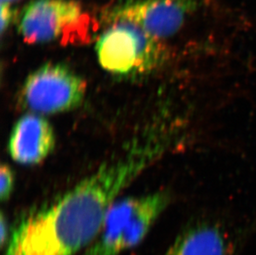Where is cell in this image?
<instances>
[{
	"label": "cell",
	"mask_w": 256,
	"mask_h": 255,
	"mask_svg": "<svg viewBox=\"0 0 256 255\" xmlns=\"http://www.w3.org/2000/svg\"><path fill=\"white\" fill-rule=\"evenodd\" d=\"M152 154L140 150L106 164L55 202L28 216L11 234L5 255H76L86 248L118 194Z\"/></svg>",
	"instance_id": "obj_1"
},
{
	"label": "cell",
	"mask_w": 256,
	"mask_h": 255,
	"mask_svg": "<svg viewBox=\"0 0 256 255\" xmlns=\"http://www.w3.org/2000/svg\"><path fill=\"white\" fill-rule=\"evenodd\" d=\"M170 202L166 192L114 202L96 238L83 255H118L138 246Z\"/></svg>",
	"instance_id": "obj_2"
},
{
	"label": "cell",
	"mask_w": 256,
	"mask_h": 255,
	"mask_svg": "<svg viewBox=\"0 0 256 255\" xmlns=\"http://www.w3.org/2000/svg\"><path fill=\"white\" fill-rule=\"evenodd\" d=\"M96 52L102 68L114 75L148 72L167 56L161 40L130 22L109 24L97 40Z\"/></svg>",
	"instance_id": "obj_3"
},
{
	"label": "cell",
	"mask_w": 256,
	"mask_h": 255,
	"mask_svg": "<svg viewBox=\"0 0 256 255\" xmlns=\"http://www.w3.org/2000/svg\"><path fill=\"white\" fill-rule=\"evenodd\" d=\"M86 83L74 70L60 63H48L28 77L21 102L32 112L56 114L80 106Z\"/></svg>",
	"instance_id": "obj_4"
},
{
	"label": "cell",
	"mask_w": 256,
	"mask_h": 255,
	"mask_svg": "<svg viewBox=\"0 0 256 255\" xmlns=\"http://www.w3.org/2000/svg\"><path fill=\"white\" fill-rule=\"evenodd\" d=\"M86 15L75 0H32L20 14L18 32L29 44L62 39L68 42L84 40L78 28H83Z\"/></svg>",
	"instance_id": "obj_5"
},
{
	"label": "cell",
	"mask_w": 256,
	"mask_h": 255,
	"mask_svg": "<svg viewBox=\"0 0 256 255\" xmlns=\"http://www.w3.org/2000/svg\"><path fill=\"white\" fill-rule=\"evenodd\" d=\"M202 0H128L116 5L103 14L107 25L130 22L162 40L178 32L186 18L196 11Z\"/></svg>",
	"instance_id": "obj_6"
},
{
	"label": "cell",
	"mask_w": 256,
	"mask_h": 255,
	"mask_svg": "<svg viewBox=\"0 0 256 255\" xmlns=\"http://www.w3.org/2000/svg\"><path fill=\"white\" fill-rule=\"evenodd\" d=\"M55 146L54 128L36 114L22 116L15 124L8 141V152L22 165H36L51 154Z\"/></svg>",
	"instance_id": "obj_7"
},
{
	"label": "cell",
	"mask_w": 256,
	"mask_h": 255,
	"mask_svg": "<svg viewBox=\"0 0 256 255\" xmlns=\"http://www.w3.org/2000/svg\"><path fill=\"white\" fill-rule=\"evenodd\" d=\"M232 244L222 227L199 222L182 232L164 255H232Z\"/></svg>",
	"instance_id": "obj_8"
},
{
	"label": "cell",
	"mask_w": 256,
	"mask_h": 255,
	"mask_svg": "<svg viewBox=\"0 0 256 255\" xmlns=\"http://www.w3.org/2000/svg\"><path fill=\"white\" fill-rule=\"evenodd\" d=\"M0 198L2 202L10 199L14 186V174L7 164H2L0 168Z\"/></svg>",
	"instance_id": "obj_9"
},
{
	"label": "cell",
	"mask_w": 256,
	"mask_h": 255,
	"mask_svg": "<svg viewBox=\"0 0 256 255\" xmlns=\"http://www.w3.org/2000/svg\"><path fill=\"white\" fill-rule=\"evenodd\" d=\"M1 34H4L6 30L10 28V25L14 22L15 15V10L12 8L11 4L1 2Z\"/></svg>",
	"instance_id": "obj_10"
},
{
	"label": "cell",
	"mask_w": 256,
	"mask_h": 255,
	"mask_svg": "<svg viewBox=\"0 0 256 255\" xmlns=\"http://www.w3.org/2000/svg\"><path fill=\"white\" fill-rule=\"evenodd\" d=\"M10 236L11 234H10V230H8L7 219L4 213H2L1 219H0V242L2 248L4 246H7L8 242L10 240Z\"/></svg>",
	"instance_id": "obj_11"
},
{
	"label": "cell",
	"mask_w": 256,
	"mask_h": 255,
	"mask_svg": "<svg viewBox=\"0 0 256 255\" xmlns=\"http://www.w3.org/2000/svg\"><path fill=\"white\" fill-rule=\"evenodd\" d=\"M18 0H1V2H7V4H12L14 2H17Z\"/></svg>",
	"instance_id": "obj_12"
}]
</instances>
